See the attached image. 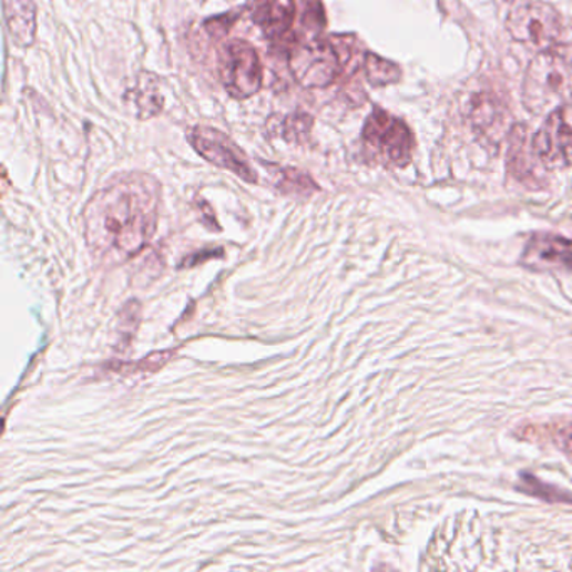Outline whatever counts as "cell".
<instances>
[{
    "label": "cell",
    "mask_w": 572,
    "mask_h": 572,
    "mask_svg": "<svg viewBox=\"0 0 572 572\" xmlns=\"http://www.w3.org/2000/svg\"><path fill=\"white\" fill-rule=\"evenodd\" d=\"M162 190L152 175L124 173L84 208V237L98 259L123 263L145 248L159 224Z\"/></svg>",
    "instance_id": "cell-1"
},
{
    "label": "cell",
    "mask_w": 572,
    "mask_h": 572,
    "mask_svg": "<svg viewBox=\"0 0 572 572\" xmlns=\"http://www.w3.org/2000/svg\"><path fill=\"white\" fill-rule=\"evenodd\" d=\"M361 44L353 34L316 35L297 42L290 51L289 67L304 88H328L343 76H351L365 64Z\"/></svg>",
    "instance_id": "cell-2"
},
{
    "label": "cell",
    "mask_w": 572,
    "mask_h": 572,
    "mask_svg": "<svg viewBox=\"0 0 572 572\" xmlns=\"http://www.w3.org/2000/svg\"><path fill=\"white\" fill-rule=\"evenodd\" d=\"M572 93V49L552 48L539 52L525 71L522 101L528 111L544 113L568 103Z\"/></svg>",
    "instance_id": "cell-3"
},
{
    "label": "cell",
    "mask_w": 572,
    "mask_h": 572,
    "mask_svg": "<svg viewBox=\"0 0 572 572\" xmlns=\"http://www.w3.org/2000/svg\"><path fill=\"white\" fill-rule=\"evenodd\" d=\"M362 146L369 160L387 166H407L413 155L415 140L404 121L375 108L362 126Z\"/></svg>",
    "instance_id": "cell-4"
},
{
    "label": "cell",
    "mask_w": 572,
    "mask_h": 572,
    "mask_svg": "<svg viewBox=\"0 0 572 572\" xmlns=\"http://www.w3.org/2000/svg\"><path fill=\"white\" fill-rule=\"evenodd\" d=\"M218 76L235 100H247L263 88L264 71L259 52L247 41L232 39L218 52Z\"/></svg>",
    "instance_id": "cell-5"
},
{
    "label": "cell",
    "mask_w": 572,
    "mask_h": 572,
    "mask_svg": "<svg viewBox=\"0 0 572 572\" xmlns=\"http://www.w3.org/2000/svg\"><path fill=\"white\" fill-rule=\"evenodd\" d=\"M505 28L514 41L542 51L555 45L562 34L559 12L534 0H515L507 14Z\"/></svg>",
    "instance_id": "cell-6"
},
{
    "label": "cell",
    "mask_w": 572,
    "mask_h": 572,
    "mask_svg": "<svg viewBox=\"0 0 572 572\" xmlns=\"http://www.w3.org/2000/svg\"><path fill=\"white\" fill-rule=\"evenodd\" d=\"M186 139L192 149L212 165L228 170L247 183H257L259 180L256 170L252 168L251 162L242 152L241 146L221 130L207 126V124H198L188 130Z\"/></svg>",
    "instance_id": "cell-7"
},
{
    "label": "cell",
    "mask_w": 572,
    "mask_h": 572,
    "mask_svg": "<svg viewBox=\"0 0 572 572\" xmlns=\"http://www.w3.org/2000/svg\"><path fill=\"white\" fill-rule=\"evenodd\" d=\"M535 156L545 170L565 168L572 160V103L555 108L532 139Z\"/></svg>",
    "instance_id": "cell-8"
},
{
    "label": "cell",
    "mask_w": 572,
    "mask_h": 572,
    "mask_svg": "<svg viewBox=\"0 0 572 572\" xmlns=\"http://www.w3.org/2000/svg\"><path fill=\"white\" fill-rule=\"evenodd\" d=\"M519 264L532 273H571L572 241L549 232H535L525 244Z\"/></svg>",
    "instance_id": "cell-9"
},
{
    "label": "cell",
    "mask_w": 572,
    "mask_h": 572,
    "mask_svg": "<svg viewBox=\"0 0 572 572\" xmlns=\"http://www.w3.org/2000/svg\"><path fill=\"white\" fill-rule=\"evenodd\" d=\"M251 18L267 39L280 41L289 34L296 21V2L294 0H254Z\"/></svg>",
    "instance_id": "cell-10"
},
{
    "label": "cell",
    "mask_w": 572,
    "mask_h": 572,
    "mask_svg": "<svg viewBox=\"0 0 572 572\" xmlns=\"http://www.w3.org/2000/svg\"><path fill=\"white\" fill-rule=\"evenodd\" d=\"M539 168L544 166L535 156L532 142H529L528 129L514 126L511 133V145H509V170L524 185L541 186L542 176L539 175Z\"/></svg>",
    "instance_id": "cell-11"
},
{
    "label": "cell",
    "mask_w": 572,
    "mask_h": 572,
    "mask_svg": "<svg viewBox=\"0 0 572 572\" xmlns=\"http://www.w3.org/2000/svg\"><path fill=\"white\" fill-rule=\"evenodd\" d=\"M6 21L19 45H32L35 39L34 0H6Z\"/></svg>",
    "instance_id": "cell-12"
},
{
    "label": "cell",
    "mask_w": 572,
    "mask_h": 572,
    "mask_svg": "<svg viewBox=\"0 0 572 572\" xmlns=\"http://www.w3.org/2000/svg\"><path fill=\"white\" fill-rule=\"evenodd\" d=\"M145 80L139 81V86L133 88V104L140 118H153L162 111L163 98L160 96L159 83L152 74H143Z\"/></svg>",
    "instance_id": "cell-13"
},
{
    "label": "cell",
    "mask_w": 572,
    "mask_h": 572,
    "mask_svg": "<svg viewBox=\"0 0 572 572\" xmlns=\"http://www.w3.org/2000/svg\"><path fill=\"white\" fill-rule=\"evenodd\" d=\"M519 479L521 480H519L518 486H515L519 492L528 493V496L544 500V502L548 503H572L571 492L551 486V483L541 482V480L532 476V473L521 472Z\"/></svg>",
    "instance_id": "cell-14"
},
{
    "label": "cell",
    "mask_w": 572,
    "mask_h": 572,
    "mask_svg": "<svg viewBox=\"0 0 572 572\" xmlns=\"http://www.w3.org/2000/svg\"><path fill=\"white\" fill-rule=\"evenodd\" d=\"M277 190L289 197H309L319 190L307 173L297 168H277Z\"/></svg>",
    "instance_id": "cell-15"
},
{
    "label": "cell",
    "mask_w": 572,
    "mask_h": 572,
    "mask_svg": "<svg viewBox=\"0 0 572 572\" xmlns=\"http://www.w3.org/2000/svg\"><path fill=\"white\" fill-rule=\"evenodd\" d=\"M366 80L372 86H388V84L398 83L401 80V70L395 62L388 59L379 58L378 54L366 52L365 64Z\"/></svg>",
    "instance_id": "cell-16"
},
{
    "label": "cell",
    "mask_w": 572,
    "mask_h": 572,
    "mask_svg": "<svg viewBox=\"0 0 572 572\" xmlns=\"http://www.w3.org/2000/svg\"><path fill=\"white\" fill-rule=\"evenodd\" d=\"M500 116V104L490 94H479L472 110L476 129L482 133H492L499 124Z\"/></svg>",
    "instance_id": "cell-17"
},
{
    "label": "cell",
    "mask_w": 572,
    "mask_h": 572,
    "mask_svg": "<svg viewBox=\"0 0 572 572\" xmlns=\"http://www.w3.org/2000/svg\"><path fill=\"white\" fill-rule=\"evenodd\" d=\"M303 4V28L306 29L307 38L321 35L326 29V12L323 0H300Z\"/></svg>",
    "instance_id": "cell-18"
},
{
    "label": "cell",
    "mask_w": 572,
    "mask_h": 572,
    "mask_svg": "<svg viewBox=\"0 0 572 572\" xmlns=\"http://www.w3.org/2000/svg\"><path fill=\"white\" fill-rule=\"evenodd\" d=\"M310 126H313V118L307 114H294L284 121V139L290 142H300L309 135Z\"/></svg>",
    "instance_id": "cell-19"
},
{
    "label": "cell",
    "mask_w": 572,
    "mask_h": 572,
    "mask_svg": "<svg viewBox=\"0 0 572 572\" xmlns=\"http://www.w3.org/2000/svg\"><path fill=\"white\" fill-rule=\"evenodd\" d=\"M173 353H155V355L146 356L143 361L136 365H118L114 366L118 372H140V371H156V369L165 366L172 359Z\"/></svg>",
    "instance_id": "cell-20"
},
{
    "label": "cell",
    "mask_w": 572,
    "mask_h": 572,
    "mask_svg": "<svg viewBox=\"0 0 572 572\" xmlns=\"http://www.w3.org/2000/svg\"><path fill=\"white\" fill-rule=\"evenodd\" d=\"M140 306L139 303H129L121 313L120 323V343H126L132 339L133 333L139 328Z\"/></svg>",
    "instance_id": "cell-21"
},
{
    "label": "cell",
    "mask_w": 572,
    "mask_h": 572,
    "mask_svg": "<svg viewBox=\"0 0 572 572\" xmlns=\"http://www.w3.org/2000/svg\"><path fill=\"white\" fill-rule=\"evenodd\" d=\"M238 19V12H232V14H224L221 18L211 19L205 22V28L211 32L214 38H222L231 31L232 24Z\"/></svg>",
    "instance_id": "cell-22"
},
{
    "label": "cell",
    "mask_w": 572,
    "mask_h": 572,
    "mask_svg": "<svg viewBox=\"0 0 572 572\" xmlns=\"http://www.w3.org/2000/svg\"><path fill=\"white\" fill-rule=\"evenodd\" d=\"M558 445L564 452L572 453V421L559 431Z\"/></svg>",
    "instance_id": "cell-23"
}]
</instances>
